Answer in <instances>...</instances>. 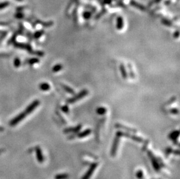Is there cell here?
<instances>
[{
	"mask_svg": "<svg viewBox=\"0 0 180 179\" xmlns=\"http://www.w3.org/2000/svg\"><path fill=\"white\" fill-rule=\"evenodd\" d=\"M89 94V91L88 90H83L81 92L77 94H74V96L72 98H69L67 100V102L69 104H73L75 102L79 101L80 100L82 99L83 98L86 97Z\"/></svg>",
	"mask_w": 180,
	"mask_h": 179,
	"instance_id": "1",
	"label": "cell"
},
{
	"mask_svg": "<svg viewBox=\"0 0 180 179\" xmlns=\"http://www.w3.org/2000/svg\"><path fill=\"white\" fill-rule=\"evenodd\" d=\"M26 116H27V113L25 112V111H24L23 112L19 113L18 116H16L15 117H14V119H12V120L10 121L9 122L10 126H15V125L18 124L20 122H21L22 120H24Z\"/></svg>",
	"mask_w": 180,
	"mask_h": 179,
	"instance_id": "2",
	"label": "cell"
},
{
	"mask_svg": "<svg viewBox=\"0 0 180 179\" xmlns=\"http://www.w3.org/2000/svg\"><path fill=\"white\" fill-rule=\"evenodd\" d=\"M98 166V163L94 162L92 163L90 166L89 168L88 171H86V173L84 174V176H83L82 179H89L90 178L91 176L92 175L94 171H95V169H96L97 167Z\"/></svg>",
	"mask_w": 180,
	"mask_h": 179,
	"instance_id": "3",
	"label": "cell"
},
{
	"mask_svg": "<svg viewBox=\"0 0 180 179\" xmlns=\"http://www.w3.org/2000/svg\"><path fill=\"white\" fill-rule=\"evenodd\" d=\"M147 154H148V156H149V158H150L151 161H152V165H153L155 170L156 171H159L160 170V166L159 162H158L157 160L156 159V158L154 156L153 153H152L150 151H147Z\"/></svg>",
	"mask_w": 180,
	"mask_h": 179,
	"instance_id": "4",
	"label": "cell"
},
{
	"mask_svg": "<svg viewBox=\"0 0 180 179\" xmlns=\"http://www.w3.org/2000/svg\"><path fill=\"white\" fill-rule=\"evenodd\" d=\"M120 137L118 136H115V137L114 138V141H113L112 147H111V155L112 156H115L117 153V149H118V144L119 141H120Z\"/></svg>",
	"mask_w": 180,
	"mask_h": 179,
	"instance_id": "5",
	"label": "cell"
},
{
	"mask_svg": "<svg viewBox=\"0 0 180 179\" xmlns=\"http://www.w3.org/2000/svg\"><path fill=\"white\" fill-rule=\"evenodd\" d=\"M39 104H40V101H39V100H35V101H33L32 104H30L26 108V109L25 110V112L26 113L27 115H28L30 113L32 112L36 108L38 107Z\"/></svg>",
	"mask_w": 180,
	"mask_h": 179,
	"instance_id": "6",
	"label": "cell"
},
{
	"mask_svg": "<svg viewBox=\"0 0 180 179\" xmlns=\"http://www.w3.org/2000/svg\"><path fill=\"white\" fill-rule=\"evenodd\" d=\"M35 151L37 161L39 163H43L44 162V156L43 155V152H42L41 148L39 146H36L35 147Z\"/></svg>",
	"mask_w": 180,
	"mask_h": 179,
	"instance_id": "7",
	"label": "cell"
},
{
	"mask_svg": "<svg viewBox=\"0 0 180 179\" xmlns=\"http://www.w3.org/2000/svg\"><path fill=\"white\" fill-rule=\"evenodd\" d=\"M123 136L124 137H127L130 138L132 140H133V141L138 142H143V139H142L141 137L138 136H136L135 135H132L131 134L128 133H124V132H123Z\"/></svg>",
	"mask_w": 180,
	"mask_h": 179,
	"instance_id": "8",
	"label": "cell"
},
{
	"mask_svg": "<svg viewBox=\"0 0 180 179\" xmlns=\"http://www.w3.org/2000/svg\"><path fill=\"white\" fill-rule=\"evenodd\" d=\"M180 136V131L179 130H174L173 132H171L168 135V138L172 140L174 143L177 142V140Z\"/></svg>",
	"mask_w": 180,
	"mask_h": 179,
	"instance_id": "9",
	"label": "cell"
},
{
	"mask_svg": "<svg viewBox=\"0 0 180 179\" xmlns=\"http://www.w3.org/2000/svg\"><path fill=\"white\" fill-rule=\"evenodd\" d=\"M115 127L117 128V129H124V130H127V132H132V133H136V129H132V128H130L127 127V126H124V125L120 124V123H116L115 125Z\"/></svg>",
	"mask_w": 180,
	"mask_h": 179,
	"instance_id": "10",
	"label": "cell"
},
{
	"mask_svg": "<svg viewBox=\"0 0 180 179\" xmlns=\"http://www.w3.org/2000/svg\"><path fill=\"white\" fill-rule=\"evenodd\" d=\"M120 70L121 72L122 77L124 79H127L128 78V74L127 70H126L125 67L123 63H121L120 65Z\"/></svg>",
	"mask_w": 180,
	"mask_h": 179,
	"instance_id": "11",
	"label": "cell"
},
{
	"mask_svg": "<svg viewBox=\"0 0 180 179\" xmlns=\"http://www.w3.org/2000/svg\"><path fill=\"white\" fill-rule=\"evenodd\" d=\"M91 132H92V130H91L90 129H86V130L83 131V132H81V133H79V134H78V137L79 138H80V139L86 137L88 136L91 133Z\"/></svg>",
	"mask_w": 180,
	"mask_h": 179,
	"instance_id": "12",
	"label": "cell"
},
{
	"mask_svg": "<svg viewBox=\"0 0 180 179\" xmlns=\"http://www.w3.org/2000/svg\"><path fill=\"white\" fill-rule=\"evenodd\" d=\"M61 86L62 87V88H63V89L66 92L68 93L69 94H71V95H74V94H75V91H74V90L72 89L71 87L68 86H66L64 84H61Z\"/></svg>",
	"mask_w": 180,
	"mask_h": 179,
	"instance_id": "13",
	"label": "cell"
},
{
	"mask_svg": "<svg viewBox=\"0 0 180 179\" xmlns=\"http://www.w3.org/2000/svg\"><path fill=\"white\" fill-rule=\"evenodd\" d=\"M123 26H124V22H123V19L121 17H118L117 18V30H122L123 28Z\"/></svg>",
	"mask_w": 180,
	"mask_h": 179,
	"instance_id": "14",
	"label": "cell"
},
{
	"mask_svg": "<svg viewBox=\"0 0 180 179\" xmlns=\"http://www.w3.org/2000/svg\"><path fill=\"white\" fill-rule=\"evenodd\" d=\"M39 88L42 91H46L50 89V86L47 83H42L39 86Z\"/></svg>",
	"mask_w": 180,
	"mask_h": 179,
	"instance_id": "15",
	"label": "cell"
},
{
	"mask_svg": "<svg viewBox=\"0 0 180 179\" xmlns=\"http://www.w3.org/2000/svg\"><path fill=\"white\" fill-rule=\"evenodd\" d=\"M127 66L129 70V75H130V78H131L132 79H134V78H135V73L133 70L132 66L131 64L130 63H128Z\"/></svg>",
	"mask_w": 180,
	"mask_h": 179,
	"instance_id": "16",
	"label": "cell"
},
{
	"mask_svg": "<svg viewBox=\"0 0 180 179\" xmlns=\"http://www.w3.org/2000/svg\"><path fill=\"white\" fill-rule=\"evenodd\" d=\"M96 112L99 115H103L107 112V109L105 107H100L97 108Z\"/></svg>",
	"mask_w": 180,
	"mask_h": 179,
	"instance_id": "17",
	"label": "cell"
},
{
	"mask_svg": "<svg viewBox=\"0 0 180 179\" xmlns=\"http://www.w3.org/2000/svg\"><path fill=\"white\" fill-rule=\"evenodd\" d=\"M69 174L66 173L58 174L55 176V179H69Z\"/></svg>",
	"mask_w": 180,
	"mask_h": 179,
	"instance_id": "18",
	"label": "cell"
},
{
	"mask_svg": "<svg viewBox=\"0 0 180 179\" xmlns=\"http://www.w3.org/2000/svg\"><path fill=\"white\" fill-rule=\"evenodd\" d=\"M62 69V65L60 63H58L55 65V66H53V69H52V71H53V72L56 73V72H59V71H60Z\"/></svg>",
	"mask_w": 180,
	"mask_h": 179,
	"instance_id": "19",
	"label": "cell"
},
{
	"mask_svg": "<svg viewBox=\"0 0 180 179\" xmlns=\"http://www.w3.org/2000/svg\"><path fill=\"white\" fill-rule=\"evenodd\" d=\"M136 176L138 179H142L143 177V172L142 170H138L136 173Z\"/></svg>",
	"mask_w": 180,
	"mask_h": 179,
	"instance_id": "20",
	"label": "cell"
},
{
	"mask_svg": "<svg viewBox=\"0 0 180 179\" xmlns=\"http://www.w3.org/2000/svg\"><path fill=\"white\" fill-rule=\"evenodd\" d=\"M39 59L37 58H31V59H30L28 61V63L30 64V65H33V64L39 63Z\"/></svg>",
	"mask_w": 180,
	"mask_h": 179,
	"instance_id": "21",
	"label": "cell"
},
{
	"mask_svg": "<svg viewBox=\"0 0 180 179\" xmlns=\"http://www.w3.org/2000/svg\"><path fill=\"white\" fill-rule=\"evenodd\" d=\"M61 110L63 112H64L65 113H69V107H68L67 105H65L62 106V107H61Z\"/></svg>",
	"mask_w": 180,
	"mask_h": 179,
	"instance_id": "22",
	"label": "cell"
},
{
	"mask_svg": "<svg viewBox=\"0 0 180 179\" xmlns=\"http://www.w3.org/2000/svg\"><path fill=\"white\" fill-rule=\"evenodd\" d=\"M9 5V2H7V1L6 2H1L0 3V9H2L6 8V7H8Z\"/></svg>",
	"mask_w": 180,
	"mask_h": 179,
	"instance_id": "23",
	"label": "cell"
},
{
	"mask_svg": "<svg viewBox=\"0 0 180 179\" xmlns=\"http://www.w3.org/2000/svg\"><path fill=\"white\" fill-rule=\"evenodd\" d=\"M43 33H44V31L43 30H40V31H37L34 34V37L36 38V39H39V37H41L42 35L43 34Z\"/></svg>",
	"mask_w": 180,
	"mask_h": 179,
	"instance_id": "24",
	"label": "cell"
},
{
	"mask_svg": "<svg viewBox=\"0 0 180 179\" xmlns=\"http://www.w3.org/2000/svg\"><path fill=\"white\" fill-rule=\"evenodd\" d=\"M14 64L16 68H18L20 66V65H21V61H20V59L18 58H15V60H14Z\"/></svg>",
	"mask_w": 180,
	"mask_h": 179,
	"instance_id": "25",
	"label": "cell"
},
{
	"mask_svg": "<svg viewBox=\"0 0 180 179\" xmlns=\"http://www.w3.org/2000/svg\"><path fill=\"white\" fill-rule=\"evenodd\" d=\"M81 129H82V125H78V126H76V127H74L73 133H78V132H79V131L81 130Z\"/></svg>",
	"mask_w": 180,
	"mask_h": 179,
	"instance_id": "26",
	"label": "cell"
},
{
	"mask_svg": "<svg viewBox=\"0 0 180 179\" xmlns=\"http://www.w3.org/2000/svg\"><path fill=\"white\" fill-rule=\"evenodd\" d=\"M169 112L170 113H172L173 115H177L179 113V110L177 108H172L169 110Z\"/></svg>",
	"mask_w": 180,
	"mask_h": 179,
	"instance_id": "27",
	"label": "cell"
},
{
	"mask_svg": "<svg viewBox=\"0 0 180 179\" xmlns=\"http://www.w3.org/2000/svg\"><path fill=\"white\" fill-rule=\"evenodd\" d=\"M74 131V127H68L66 128V129L64 130V133L65 134L69 133H73Z\"/></svg>",
	"mask_w": 180,
	"mask_h": 179,
	"instance_id": "28",
	"label": "cell"
},
{
	"mask_svg": "<svg viewBox=\"0 0 180 179\" xmlns=\"http://www.w3.org/2000/svg\"><path fill=\"white\" fill-rule=\"evenodd\" d=\"M176 100H177L176 97H172V98L169 100V101H168L167 102V103L165 104V105H169L172 104L174 101H176Z\"/></svg>",
	"mask_w": 180,
	"mask_h": 179,
	"instance_id": "29",
	"label": "cell"
},
{
	"mask_svg": "<svg viewBox=\"0 0 180 179\" xmlns=\"http://www.w3.org/2000/svg\"><path fill=\"white\" fill-rule=\"evenodd\" d=\"M172 148H171V147H168L166 149V150H165V155H167V156H168V155H170L171 152H172Z\"/></svg>",
	"mask_w": 180,
	"mask_h": 179,
	"instance_id": "30",
	"label": "cell"
},
{
	"mask_svg": "<svg viewBox=\"0 0 180 179\" xmlns=\"http://www.w3.org/2000/svg\"><path fill=\"white\" fill-rule=\"evenodd\" d=\"M163 24H164V25H166L167 26H172V24H171V23L170 22H168L167 20H163Z\"/></svg>",
	"mask_w": 180,
	"mask_h": 179,
	"instance_id": "31",
	"label": "cell"
},
{
	"mask_svg": "<svg viewBox=\"0 0 180 179\" xmlns=\"http://www.w3.org/2000/svg\"><path fill=\"white\" fill-rule=\"evenodd\" d=\"M173 36H174V37L175 38V39H178V38L179 37V36H180L179 31H178V30H177V31H175V32H174Z\"/></svg>",
	"mask_w": 180,
	"mask_h": 179,
	"instance_id": "32",
	"label": "cell"
},
{
	"mask_svg": "<svg viewBox=\"0 0 180 179\" xmlns=\"http://www.w3.org/2000/svg\"><path fill=\"white\" fill-rule=\"evenodd\" d=\"M90 15H90V13L86 12V13H85V14H84V17H85V19H89L90 17Z\"/></svg>",
	"mask_w": 180,
	"mask_h": 179,
	"instance_id": "33",
	"label": "cell"
},
{
	"mask_svg": "<svg viewBox=\"0 0 180 179\" xmlns=\"http://www.w3.org/2000/svg\"><path fill=\"white\" fill-rule=\"evenodd\" d=\"M172 152H173V151H172ZM173 152H174V154H175V155H179V154H180L179 149H177V150L174 151Z\"/></svg>",
	"mask_w": 180,
	"mask_h": 179,
	"instance_id": "34",
	"label": "cell"
},
{
	"mask_svg": "<svg viewBox=\"0 0 180 179\" xmlns=\"http://www.w3.org/2000/svg\"><path fill=\"white\" fill-rule=\"evenodd\" d=\"M16 17H17V18H19V19H21V18H22V17H23V15H22V14H18V15H16Z\"/></svg>",
	"mask_w": 180,
	"mask_h": 179,
	"instance_id": "35",
	"label": "cell"
},
{
	"mask_svg": "<svg viewBox=\"0 0 180 179\" xmlns=\"http://www.w3.org/2000/svg\"><path fill=\"white\" fill-rule=\"evenodd\" d=\"M4 151V149H0V154L2 153V152H3Z\"/></svg>",
	"mask_w": 180,
	"mask_h": 179,
	"instance_id": "36",
	"label": "cell"
},
{
	"mask_svg": "<svg viewBox=\"0 0 180 179\" xmlns=\"http://www.w3.org/2000/svg\"><path fill=\"white\" fill-rule=\"evenodd\" d=\"M18 1H22V0H18Z\"/></svg>",
	"mask_w": 180,
	"mask_h": 179,
	"instance_id": "37",
	"label": "cell"
}]
</instances>
